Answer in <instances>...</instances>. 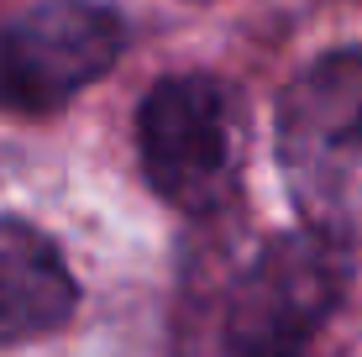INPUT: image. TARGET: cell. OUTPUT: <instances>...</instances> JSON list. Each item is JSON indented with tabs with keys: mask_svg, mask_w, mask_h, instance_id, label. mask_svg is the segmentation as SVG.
Returning <instances> with one entry per match:
<instances>
[{
	"mask_svg": "<svg viewBox=\"0 0 362 357\" xmlns=\"http://www.w3.org/2000/svg\"><path fill=\"white\" fill-rule=\"evenodd\" d=\"M121 58V21L90 0H42L0 27V110L53 116Z\"/></svg>",
	"mask_w": 362,
	"mask_h": 357,
	"instance_id": "cell-4",
	"label": "cell"
},
{
	"mask_svg": "<svg viewBox=\"0 0 362 357\" xmlns=\"http://www.w3.org/2000/svg\"><path fill=\"white\" fill-rule=\"evenodd\" d=\"M136 147L168 205L189 216L221 211L247 163V100L216 74H173L147 90Z\"/></svg>",
	"mask_w": 362,
	"mask_h": 357,
	"instance_id": "cell-2",
	"label": "cell"
},
{
	"mask_svg": "<svg viewBox=\"0 0 362 357\" xmlns=\"http://www.w3.org/2000/svg\"><path fill=\"white\" fill-rule=\"evenodd\" d=\"M346 294V263L326 237H273L226 315V357H305Z\"/></svg>",
	"mask_w": 362,
	"mask_h": 357,
	"instance_id": "cell-3",
	"label": "cell"
},
{
	"mask_svg": "<svg viewBox=\"0 0 362 357\" xmlns=\"http://www.w3.org/2000/svg\"><path fill=\"white\" fill-rule=\"evenodd\" d=\"M279 163L310 231L362 247V53L320 58L284 90Z\"/></svg>",
	"mask_w": 362,
	"mask_h": 357,
	"instance_id": "cell-1",
	"label": "cell"
},
{
	"mask_svg": "<svg viewBox=\"0 0 362 357\" xmlns=\"http://www.w3.org/2000/svg\"><path fill=\"white\" fill-rule=\"evenodd\" d=\"M74 300L79 289L53 242L21 221H0V347L58 331Z\"/></svg>",
	"mask_w": 362,
	"mask_h": 357,
	"instance_id": "cell-5",
	"label": "cell"
}]
</instances>
